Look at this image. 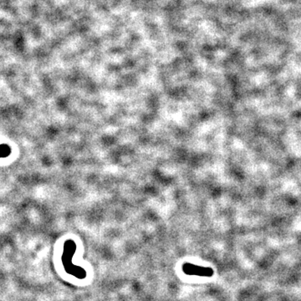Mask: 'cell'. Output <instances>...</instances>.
<instances>
[{
  "label": "cell",
  "mask_w": 301,
  "mask_h": 301,
  "mask_svg": "<svg viewBox=\"0 0 301 301\" xmlns=\"http://www.w3.org/2000/svg\"><path fill=\"white\" fill-rule=\"evenodd\" d=\"M185 273L195 275L211 276L213 274V270L211 268H200L197 266H192L187 264L183 268Z\"/></svg>",
  "instance_id": "obj_1"
}]
</instances>
